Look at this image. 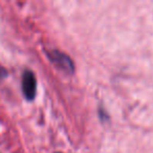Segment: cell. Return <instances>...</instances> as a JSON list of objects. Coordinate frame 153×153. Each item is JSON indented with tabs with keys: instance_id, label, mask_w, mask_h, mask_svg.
<instances>
[{
	"instance_id": "6da1fadb",
	"label": "cell",
	"mask_w": 153,
	"mask_h": 153,
	"mask_svg": "<svg viewBox=\"0 0 153 153\" xmlns=\"http://www.w3.org/2000/svg\"><path fill=\"white\" fill-rule=\"evenodd\" d=\"M37 82L35 74L30 70L24 71L22 76V90L27 100H33L36 96Z\"/></svg>"
},
{
	"instance_id": "7a4b0ae2",
	"label": "cell",
	"mask_w": 153,
	"mask_h": 153,
	"mask_svg": "<svg viewBox=\"0 0 153 153\" xmlns=\"http://www.w3.org/2000/svg\"><path fill=\"white\" fill-rule=\"evenodd\" d=\"M51 60L59 66L60 68H63L65 71H70L72 72L74 67H72V63L65 55H62V53L55 51V53L51 55Z\"/></svg>"
}]
</instances>
